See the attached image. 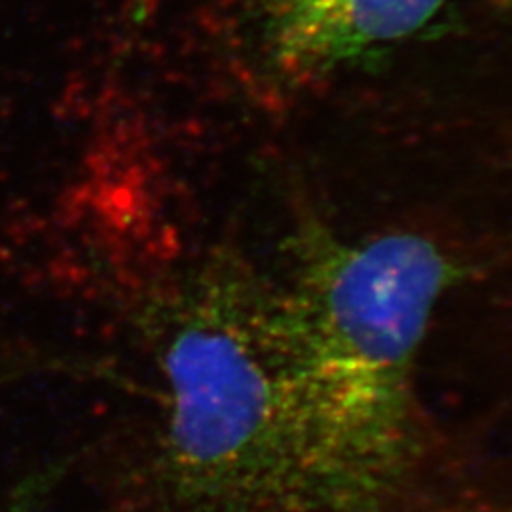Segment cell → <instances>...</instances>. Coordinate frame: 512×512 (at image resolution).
<instances>
[{
  "label": "cell",
  "instance_id": "obj_4",
  "mask_svg": "<svg viewBox=\"0 0 512 512\" xmlns=\"http://www.w3.org/2000/svg\"><path fill=\"white\" fill-rule=\"evenodd\" d=\"M0 512H40L37 497L29 492H12L8 503Z\"/></svg>",
  "mask_w": 512,
  "mask_h": 512
},
{
  "label": "cell",
  "instance_id": "obj_3",
  "mask_svg": "<svg viewBox=\"0 0 512 512\" xmlns=\"http://www.w3.org/2000/svg\"><path fill=\"white\" fill-rule=\"evenodd\" d=\"M446 0H266V42L291 74L329 71L414 35Z\"/></svg>",
  "mask_w": 512,
  "mask_h": 512
},
{
  "label": "cell",
  "instance_id": "obj_2",
  "mask_svg": "<svg viewBox=\"0 0 512 512\" xmlns=\"http://www.w3.org/2000/svg\"><path fill=\"white\" fill-rule=\"evenodd\" d=\"M294 274L279 300L313 494H368L403 458L410 372L448 262L410 234L319 238Z\"/></svg>",
  "mask_w": 512,
  "mask_h": 512
},
{
  "label": "cell",
  "instance_id": "obj_1",
  "mask_svg": "<svg viewBox=\"0 0 512 512\" xmlns=\"http://www.w3.org/2000/svg\"><path fill=\"white\" fill-rule=\"evenodd\" d=\"M152 321L169 512H285L311 497L279 291L207 264Z\"/></svg>",
  "mask_w": 512,
  "mask_h": 512
}]
</instances>
